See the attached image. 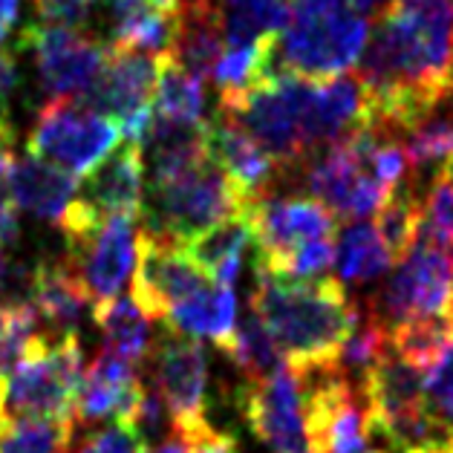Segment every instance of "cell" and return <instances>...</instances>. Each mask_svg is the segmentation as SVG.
Instances as JSON below:
<instances>
[{"mask_svg":"<svg viewBox=\"0 0 453 453\" xmlns=\"http://www.w3.org/2000/svg\"><path fill=\"white\" fill-rule=\"evenodd\" d=\"M226 50L223 6L214 0H180L176 9V32L168 55L185 73L203 84L211 79L219 55Z\"/></svg>","mask_w":453,"mask_h":453,"instance_id":"cell-20","label":"cell"},{"mask_svg":"<svg viewBox=\"0 0 453 453\" xmlns=\"http://www.w3.org/2000/svg\"><path fill=\"white\" fill-rule=\"evenodd\" d=\"M93 320L102 329L107 349L134 364L150 356V320L134 303V297H110L93 303Z\"/></svg>","mask_w":453,"mask_h":453,"instance_id":"cell-27","label":"cell"},{"mask_svg":"<svg viewBox=\"0 0 453 453\" xmlns=\"http://www.w3.org/2000/svg\"><path fill=\"white\" fill-rule=\"evenodd\" d=\"M208 157L228 173V180L249 200L266 194L272 180L280 173L272 153L226 110H217V116L208 121Z\"/></svg>","mask_w":453,"mask_h":453,"instance_id":"cell-18","label":"cell"},{"mask_svg":"<svg viewBox=\"0 0 453 453\" xmlns=\"http://www.w3.org/2000/svg\"><path fill=\"white\" fill-rule=\"evenodd\" d=\"M450 344H453V315L422 318L390 333V347L425 372L436 367V361L445 356Z\"/></svg>","mask_w":453,"mask_h":453,"instance_id":"cell-31","label":"cell"},{"mask_svg":"<svg viewBox=\"0 0 453 453\" xmlns=\"http://www.w3.org/2000/svg\"><path fill=\"white\" fill-rule=\"evenodd\" d=\"M251 312L269 329L295 370L335 367L347 338L361 324V309L335 278L289 280L254 269Z\"/></svg>","mask_w":453,"mask_h":453,"instance_id":"cell-2","label":"cell"},{"mask_svg":"<svg viewBox=\"0 0 453 453\" xmlns=\"http://www.w3.org/2000/svg\"><path fill=\"white\" fill-rule=\"evenodd\" d=\"M205 113V87L180 64H173L168 52L159 55V79L153 93V116L176 121H203Z\"/></svg>","mask_w":453,"mask_h":453,"instance_id":"cell-29","label":"cell"},{"mask_svg":"<svg viewBox=\"0 0 453 453\" xmlns=\"http://www.w3.org/2000/svg\"><path fill=\"white\" fill-rule=\"evenodd\" d=\"M214 280L200 269L185 246L162 240L148 231L136 237L134 303L148 318L165 320L173 306L191 301L194 295L211 289Z\"/></svg>","mask_w":453,"mask_h":453,"instance_id":"cell-13","label":"cell"},{"mask_svg":"<svg viewBox=\"0 0 453 453\" xmlns=\"http://www.w3.org/2000/svg\"><path fill=\"white\" fill-rule=\"evenodd\" d=\"M422 242L441 249L453 257V180L436 176L422 196V217H418V237Z\"/></svg>","mask_w":453,"mask_h":453,"instance_id":"cell-33","label":"cell"},{"mask_svg":"<svg viewBox=\"0 0 453 453\" xmlns=\"http://www.w3.org/2000/svg\"><path fill=\"white\" fill-rule=\"evenodd\" d=\"M173 333L191 335V338H208L219 349H228L237 333V297L234 286L214 283L211 289L194 295L191 301L173 306L168 318L162 320Z\"/></svg>","mask_w":453,"mask_h":453,"instance_id":"cell-23","label":"cell"},{"mask_svg":"<svg viewBox=\"0 0 453 453\" xmlns=\"http://www.w3.org/2000/svg\"><path fill=\"white\" fill-rule=\"evenodd\" d=\"M145 384L136 364L113 349H102L84 367V381L75 402V422H96L113 416L116 422H130L139 407Z\"/></svg>","mask_w":453,"mask_h":453,"instance_id":"cell-17","label":"cell"},{"mask_svg":"<svg viewBox=\"0 0 453 453\" xmlns=\"http://www.w3.org/2000/svg\"><path fill=\"white\" fill-rule=\"evenodd\" d=\"M347 4L356 9L358 15L370 20V18H384L393 9L395 0H347Z\"/></svg>","mask_w":453,"mask_h":453,"instance_id":"cell-40","label":"cell"},{"mask_svg":"<svg viewBox=\"0 0 453 453\" xmlns=\"http://www.w3.org/2000/svg\"><path fill=\"white\" fill-rule=\"evenodd\" d=\"M150 453H237V439L228 434H219L211 425L194 434H173L162 439L157 450Z\"/></svg>","mask_w":453,"mask_h":453,"instance_id":"cell-35","label":"cell"},{"mask_svg":"<svg viewBox=\"0 0 453 453\" xmlns=\"http://www.w3.org/2000/svg\"><path fill=\"white\" fill-rule=\"evenodd\" d=\"M136 217H110L90 237L67 240L70 269L93 303L119 297L136 260Z\"/></svg>","mask_w":453,"mask_h":453,"instance_id":"cell-16","label":"cell"},{"mask_svg":"<svg viewBox=\"0 0 453 453\" xmlns=\"http://www.w3.org/2000/svg\"><path fill=\"white\" fill-rule=\"evenodd\" d=\"M41 24L52 27H67V29H81L96 18L104 0H32Z\"/></svg>","mask_w":453,"mask_h":453,"instance_id":"cell-36","label":"cell"},{"mask_svg":"<svg viewBox=\"0 0 453 453\" xmlns=\"http://www.w3.org/2000/svg\"><path fill=\"white\" fill-rule=\"evenodd\" d=\"M20 43L32 52L43 90L52 98H79L110 55V47L93 32L52 24L27 27Z\"/></svg>","mask_w":453,"mask_h":453,"instance_id":"cell-14","label":"cell"},{"mask_svg":"<svg viewBox=\"0 0 453 453\" xmlns=\"http://www.w3.org/2000/svg\"><path fill=\"white\" fill-rule=\"evenodd\" d=\"M251 242L257 246L254 269L283 278L286 263L315 240H333L341 219L315 196H274L260 194L249 205Z\"/></svg>","mask_w":453,"mask_h":453,"instance_id":"cell-9","label":"cell"},{"mask_svg":"<svg viewBox=\"0 0 453 453\" xmlns=\"http://www.w3.org/2000/svg\"><path fill=\"white\" fill-rule=\"evenodd\" d=\"M246 425L269 453H320L306 422L303 372L286 364L263 381L242 390Z\"/></svg>","mask_w":453,"mask_h":453,"instance_id":"cell-12","label":"cell"},{"mask_svg":"<svg viewBox=\"0 0 453 453\" xmlns=\"http://www.w3.org/2000/svg\"><path fill=\"white\" fill-rule=\"evenodd\" d=\"M73 430V418L4 416L0 418V453H67Z\"/></svg>","mask_w":453,"mask_h":453,"instance_id":"cell-28","label":"cell"},{"mask_svg":"<svg viewBox=\"0 0 453 453\" xmlns=\"http://www.w3.org/2000/svg\"><path fill=\"white\" fill-rule=\"evenodd\" d=\"M312 87L315 81L274 67L266 81L240 96L237 102L219 104V110L234 116L272 153L280 173H286L309 157L306 110Z\"/></svg>","mask_w":453,"mask_h":453,"instance_id":"cell-6","label":"cell"},{"mask_svg":"<svg viewBox=\"0 0 453 453\" xmlns=\"http://www.w3.org/2000/svg\"><path fill=\"white\" fill-rule=\"evenodd\" d=\"M439 315H453V257L416 240L399 260V269L370 297L367 318L390 338L404 324Z\"/></svg>","mask_w":453,"mask_h":453,"instance_id":"cell-7","label":"cell"},{"mask_svg":"<svg viewBox=\"0 0 453 453\" xmlns=\"http://www.w3.org/2000/svg\"><path fill=\"white\" fill-rule=\"evenodd\" d=\"M18 6H20V0H0V43L9 38V32L15 27Z\"/></svg>","mask_w":453,"mask_h":453,"instance_id":"cell-41","label":"cell"},{"mask_svg":"<svg viewBox=\"0 0 453 453\" xmlns=\"http://www.w3.org/2000/svg\"><path fill=\"white\" fill-rule=\"evenodd\" d=\"M75 191H79L75 176L58 168V165L32 157V153L15 162V173H12L15 205L29 211L32 217H41L52 226H61Z\"/></svg>","mask_w":453,"mask_h":453,"instance_id":"cell-21","label":"cell"},{"mask_svg":"<svg viewBox=\"0 0 453 453\" xmlns=\"http://www.w3.org/2000/svg\"><path fill=\"white\" fill-rule=\"evenodd\" d=\"M15 87H18V64L6 50H0V127L12 125L9 121V107H12Z\"/></svg>","mask_w":453,"mask_h":453,"instance_id":"cell-39","label":"cell"},{"mask_svg":"<svg viewBox=\"0 0 453 453\" xmlns=\"http://www.w3.org/2000/svg\"><path fill=\"white\" fill-rule=\"evenodd\" d=\"M425 407L430 418L453 436V344L425 379Z\"/></svg>","mask_w":453,"mask_h":453,"instance_id":"cell-34","label":"cell"},{"mask_svg":"<svg viewBox=\"0 0 453 453\" xmlns=\"http://www.w3.org/2000/svg\"><path fill=\"white\" fill-rule=\"evenodd\" d=\"M370 127L407 134L453 93L450 0H395L358 58Z\"/></svg>","mask_w":453,"mask_h":453,"instance_id":"cell-1","label":"cell"},{"mask_svg":"<svg viewBox=\"0 0 453 453\" xmlns=\"http://www.w3.org/2000/svg\"><path fill=\"white\" fill-rule=\"evenodd\" d=\"M226 356L246 372L249 381H263L278 372L280 367H286L280 347L274 344L269 329L260 324V318L254 312L242 320V324H237L234 341H231V347L226 349Z\"/></svg>","mask_w":453,"mask_h":453,"instance_id":"cell-32","label":"cell"},{"mask_svg":"<svg viewBox=\"0 0 453 453\" xmlns=\"http://www.w3.org/2000/svg\"><path fill=\"white\" fill-rule=\"evenodd\" d=\"M450 6H453V0H450Z\"/></svg>","mask_w":453,"mask_h":453,"instance_id":"cell-43","label":"cell"},{"mask_svg":"<svg viewBox=\"0 0 453 453\" xmlns=\"http://www.w3.org/2000/svg\"><path fill=\"white\" fill-rule=\"evenodd\" d=\"M79 333H35L4 381V416L73 418L84 381Z\"/></svg>","mask_w":453,"mask_h":453,"instance_id":"cell-5","label":"cell"},{"mask_svg":"<svg viewBox=\"0 0 453 453\" xmlns=\"http://www.w3.org/2000/svg\"><path fill=\"white\" fill-rule=\"evenodd\" d=\"M79 453H148V439L130 422H116L110 427L93 430Z\"/></svg>","mask_w":453,"mask_h":453,"instance_id":"cell-37","label":"cell"},{"mask_svg":"<svg viewBox=\"0 0 453 453\" xmlns=\"http://www.w3.org/2000/svg\"><path fill=\"white\" fill-rule=\"evenodd\" d=\"M370 41V20L347 0H289V24L278 35L274 67L309 81L344 75Z\"/></svg>","mask_w":453,"mask_h":453,"instance_id":"cell-3","label":"cell"},{"mask_svg":"<svg viewBox=\"0 0 453 453\" xmlns=\"http://www.w3.org/2000/svg\"><path fill=\"white\" fill-rule=\"evenodd\" d=\"M251 242L249 211L240 217H231L226 223L205 231L203 237L188 242L185 251L200 263V269L219 286H234L246 257V246Z\"/></svg>","mask_w":453,"mask_h":453,"instance_id":"cell-24","label":"cell"},{"mask_svg":"<svg viewBox=\"0 0 453 453\" xmlns=\"http://www.w3.org/2000/svg\"><path fill=\"white\" fill-rule=\"evenodd\" d=\"M335 266L344 283H370L387 274L393 266V254L384 246L372 223L356 219L335 237Z\"/></svg>","mask_w":453,"mask_h":453,"instance_id":"cell-26","label":"cell"},{"mask_svg":"<svg viewBox=\"0 0 453 453\" xmlns=\"http://www.w3.org/2000/svg\"><path fill=\"white\" fill-rule=\"evenodd\" d=\"M15 134L12 127H0V219L15 217L18 205L12 196V173H15V153H12Z\"/></svg>","mask_w":453,"mask_h":453,"instance_id":"cell-38","label":"cell"},{"mask_svg":"<svg viewBox=\"0 0 453 453\" xmlns=\"http://www.w3.org/2000/svg\"><path fill=\"white\" fill-rule=\"evenodd\" d=\"M142 196H145V162L139 142L127 139L84 176L61 219L64 237H90L110 217H139Z\"/></svg>","mask_w":453,"mask_h":453,"instance_id":"cell-10","label":"cell"},{"mask_svg":"<svg viewBox=\"0 0 453 453\" xmlns=\"http://www.w3.org/2000/svg\"><path fill=\"white\" fill-rule=\"evenodd\" d=\"M18 214L15 217H6L0 219V254H4L6 246H12V242L18 240Z\"/></svg>","mask_w":453,"mask_h":453,"instance_id":"cell-42","label":"cell"},{"mask_svg":"<svg viewBox=\"0 0 453 453\" xmlns=\"http://www.w3.org/2000/svg\"><path fill=\"white\" fill-rule=\"evenodd\" d=\"M153 358H157L153 364L157 390L168 407L176 434H194L211 425L205 416L208 358L203 341L165 326V335L153 347Z\"/></svg>","mask_w":453,"mask_h":453,"instance_id":"cell-15","label":"cell"},{"mask_svg":"<svg viewBox=\"0 0 453 453\" xmlns=\"http://www.w3.org/2000/svg\"><path fill=\"white\" fill-rule=\"evenodd\" d=\"M150 182H168L208 159V121H176L153 116L139 139Z\"/></svg>","mask_w":453,"mask_h":453,"instance_id":"cell-19","label":"cell"},{"mask_svg":"<svg viewBox=\"0 0 453 453\" xmlns=\"http://www.w3.org/2000/svg\"><path fill=\"white\" fill-rule=\"evenodd\" d=\"M418 217H422V200H418L416 182H402L390 194L379 211H375V231L384 240V246L390 249L393 260H402L407 251L413 249L418 237Z\"/></svg>","mask_w":453,"mask_h":453,"instance_id":"cell-30","label":"cell"},{"mask_svg":"<svg viewBox=\"0 0 453 453\" xmlns=\"http://www.w3.org/2000/svg\"><path fill=\"white\" fill-rule=\"evenodd\" d=\"M121 127L98 116L79 98H52L41 107L27 148L32 157L58 165L73 176H87L119 145Z\"/></svg>","mask_w":453,"mask_h":453,"instance_id":"cell-8","label":"cell"},{"mask_svg":"<svg viewBox=\"0 0 453 453\" xmlns=\"http://www.w3.org/2000/svg\"><path fill=\"white\" fill-rule=\"evenodd\" d=\"M29 301L43 324H50V333H79L84 309L93 306L70 263H38L32 272Z\"/></svg>","mask_w":453,"mask_h":453,"instance_id":"cell-22","label":"cell"},{"mask_svg":"<svg viewBox=\"0 0 453 453\" xmlns=\"http://www.w3.org/2000/svg\"><path fill=\"white\" fill-rule=\"evenodd\" d=\"M159 79V55L136 50H110L102 73L79 96L98 116L113 119L121 136L139 142L153 119V93Z\"/></svg>","mask_w":453,"mask_h":453,"instance_id":"cell-11","label":"cell"},{"mask_svg":"<svg viewBox=\"0 0 453 453\" xmlns=\"http://www.w3.org/2000/svg\"><path fill=\"white\" fill-rule=\"evenodd\" d=\"M274 47H278V38L228 43L211 73V81L219 93V104L237 102L240 96H246L260 81L269 79L274 70Z\"/></svg>","mask_w":453,"mask_h":453,"instance_id":"cell-25","label":"cell"},{"mask_svg":"<svg viewBox=\"0 0 453 453\" xmlns=\"http://www.w3.org/2000/svg\"><path fill=\"white\" fill-rule=\"evenodd\" d=\"M251 200L228 180V173L208 157L200 168L168 182H148L139 217L148 234L188 246L205 231L249 211Z\"/></svg>","mask_w":453,"mask_h":453,"instance_id":"cell-4","label":"cell"}]
</instances>
